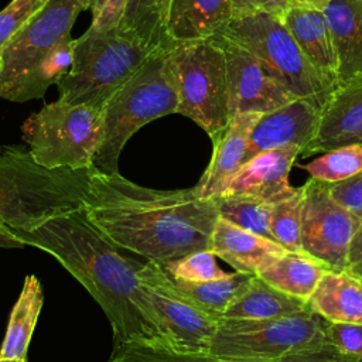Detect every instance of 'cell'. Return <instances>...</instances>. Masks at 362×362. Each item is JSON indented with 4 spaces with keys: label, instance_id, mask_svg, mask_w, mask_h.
I'll return each instance as SVG.
<instances>
[{
    "label": "cell",
    "instance_id": "obj_8",
    "mask_svg": "<svg viewBox=\"0 0 362 362\" xmlns=\"http://www.w3.org/2000/svg\"><path fill=\"white\" fill-rule=\"evenodd\" d=\"M21 134L47 168H92L103 141V109L57 100L27 117Z\"/></svg>",
    "mask_w": 362,
    "mask_h": 362
},
{
    "label": "cell",
    "instance_id": "obj_34",
    "mask_svg": "<svg viewBox=\"0 0 362 362\" xmlns=\"http://www.w3.org/2000/svg\"><path fill=\"white\" fill-rule=\"evenodd\" d=\"M222 362H359V359L345 355L329 342H325L272 359H222Z\"/></svg>",
    "mask_w": 362,
    "mask_h": 362
},
{
    "label": "cell",
    "instance_id": "obj_42",
    "mask_svg": "<svg viewBox=\"0 0 362 362\" xmlns=\"http://www.w3.org/2000/svg\"><path fill=\"white\" fill-rule=\"evenodd\" d=\"M352 143H358V144H361V146H362V133H361V134H359V136H358Z\"/></svg>",
    "mask_w": 362,
    "mask_h": 362
},
{
    "label": "cell",
    "instance_id": "obj_12",
    "mask_svg": "<svg viewBox=\"0 0 362 362\" xmlns=\"http://www.w3.org/2000/svg\"><path fill=\"white\" fill-rule=\"evenodd\" d=\"M303 187V250L324 262L332 272L348 270L352 239L362 221L328 191V182L310 178Z\"/></svg>",
    "mask_w": 362,
    "mask_h": 362
},
{
    "label": "cell",
    "instance_id": "obj_6",
    "mask_svg": "<svg viewBox=\"0 0 362 362\" xmlns=\"http://www.w3.org/2000/svg\"><path fill=\"white\" fill-rule=\"evenodd\" d=\"M178 93L170 55L156 52L103 106V141L93 168L119 173V157L127 140L154 119L177 113Z\"/></svg>",
    "mask_w": 362,
    "mask_h": 362
},
{
    "label": "cell",
    "instance_id": "obj_41",
    "mask_svg": "<svg viewBox=\"0 0 362 362\" xmlns=\"http://www.w3.org/2000/svg\"><path fill=\"white\" fill-rule=\"evenodd\" d=\"M294 1L304 3V4L313 6V7H318V8H324V7H325V4H328V3H329V0H294Z\"/></svg>",
    "mask_w": 362,
    "mask_h": 362
},
{
    "label": "cell",
    "instance_id": "obj_23",
    "mask_svg": "<svg viewBox=\"0 0 362 362\" xmlns=\"http://www.w3.org/2000/svg\"><path fill=\"white\" fill-rule=\"evenodd\" d=\"M329 270L331 269L324 262L304 250H287L256 276L284 294L307 303L320 280Z\"/></svg>",
    "mask_w": 362,
    "mask_h": 362
},
{
    "label": "cell",
    "instance_id": "obj_44",
    "mask_svg": "<svg viewBox=\"0 0 362 362\" xmlns=\"http://www.w3.org/2000/svg\"><path fill=\"white\" fill-rule=\"evenodd\" d=\"M359 362H362V359H359Z\"/></svg>",
    "mask_w": 362,
    "mask_h": 362
},
{
    "label": "cell",
    "instance_id": "obj_28",
    "mask_svg": "<svg viewBox=\"0 0 362 362\" xmlns=\"http://www.w3.org/2000/svg\"><path fill=\"white\" fill-rule=\"evenodd\" d=\"M212 201L221 218L239 228L272 239L269 221L273 204L243 195H218L212 198Z\"/></svg>",
    "mask_w": 362,
    "mask_h": 362
},
{
    "label": "cell",
    "instance_id": "obj_5",
    "mask_svg": "<svg viewBox=\"0 0 362 362\" xmlns=\"http://www.w3.org/2000/svg\"><path fill=\"white\" fill-rule=\"evenodd\" d=\"M154 54L117 27H89L72 42L71 68L57 83L58 100L103 109Z\"/></svg>",
    "mask_w": 362,
    "mask_h": 362
},
{
    "label": "cell",
    "instance_id": "obj_26",
    "mask_svg": "<svg viewBox=\"0 0 362 362\" xmlns=\"http://www.w3.org/2000/svg\"><path fill=\"white\" fill-rule=\"evenodd\" d=\"M173 0H127L123 16L116 25L140 40L154 52H167L174 44L168 33Z\"/></svg>",
    "mask_w": 362,
    "mask_h": 362
},
{
    "label": "cell",
    "instance_id": "obj_4",
    "mask_svg": "<svg viewBox=\"0 0 362 362\" xmlns=\"http://www.w3.org/2000/svg\"><path fill=\"white\" fill-rule=\"evenodd\" d=\"M92 168H47L28 148L0 147V222L14 232H30L81 209Z\"/></svg>",
    "mask_w": 362,
    "mask_h": 362
},
{
    "label": "cell",
    "instance_id": "obj_35",
    "mask_svg": "<svg viewBox=\"0 0 362 362\" xmlns=\"http://www.w3.org/2000/svg\"><path fill=\"white\" fill-rule=\"evenodd\" d=\"M327 341L342 354L362 359V324H327Z\"/></svg>",
    "mask_w": 362,
    "mask_h": 362
},
{
    "label": "cell",
    "instance_id": "obj_22",
    "mask_svg": "<svg viewBox=\"0 0 362 362\" xmlns=\"http://www.w3.org/2000/svg\"><path fill=\"white\" fill-rule=\"evenodd\" d=\"M233 17V0H173L168 33L173 44L206 40Z\"/></svg>",
    "mask_w": 362,
    "mask_h": 362
},
{
    "label": "cell",
    "instance_id": "obj_30",
    "mask_svg": "<svg viewBox=\"0 0 362 362\" xmlns=\"http://www.w3.org/2000/svg\"><path fill=\"white\" fill-rule=\"evenodd\" d=\"M303 168L310 174V178L324 182L344 181L362 170V146L358 143L344 144L314 158Z\"/></svg>",
    "mask_w": 362,
    "mask_h": 362
},
{
    "label": "cell",
    "instance_id": "obj_20",
    "mask_svg": "<svg viewBox=\"0 0 362 362\" xmlns=\"http://www.w3.org/2000/svg\"><path fill=\"white\" fill-rule=\"evenodd\" d=\"M338 61V85L362 72V0H329L322 8Z\"/></svg>",
    "mask_w": 362,
    "mask_h": 362
},
{
    "label": "cell",
    "instance_id": "obj_2",
    "mask_svg": "<svg viewBox=\"0 0 362 362\" xmlns=\"http://www.w3.org/2000/svg\"><path fill=\"white\" fill-rule=\"evenodd\" d=\"M14 233L24 246L38 247L55 257L88 290L110 322L115 346L132 341L170 346L141 286V264L123 256L89 222L82 208L55 216L30 232Z\"/></svg>",
    "mask_w": 362,
    "mask_h": 362
},
{
    "label": "cell",
    "instance_id": "obj_17",
    "mask_svg": "<svg viewBox=\"0 0 362 362\" xmlns=\"http://www.w3.org/2000/svg\"><path fill=\"white\" fill-rule=\"evenodd\" d=\"M362 133V72L337 86L321 110L318 133L303 157L352 143Z\"/></svg>",
    "mask_w": 362,
    "mask_h": 362
},
{
    "label": "cell",
    "instance_id": "obj_7",
    "mask_svg": "<svg viewBox=\"0 0 362 362\" xmlns=\"http://www.w3.org/2000/svg\"><path fill=\"white\" fill-rule=\"evenodd\" d=\"M214 37L250 52L291 95L321 109L338 86L304 57L291 34L273 14L233 16Z\"/></svg>",
    "mask_w": 362,
    "mask_h": 362
},
{
    "label": "cell",
    "instance_id": "obj_15",
    "mask_svg": "<svg viewBox=\"0 0 362 362\" xmlns=\"http://www.w3.org/2000/svg\"><path fill=\"white\" fill-rule=\"evenodd\" d=\"M301 154L298 146L263 151L240 165L221 195H243L267 204L291 197L297 188L288 181L290 170Z\"/></svg>",
    "mask_w": 362,
    "mask_h": 362
},
{
    "label": "cell",
    "instance_id": "obj_43",
    "mask_svg": "<svg viewBox=\"0 0 362 362\" xmlns=\"http://www.w3.org/2000/svg\"><path fill=\"white\" fill-rule=\"evenodd\" d=\"M0 362H24V361H18V359H0Z\"/></svg>",
    "mask_w": 362,
    "mask_h": 362
},
{
    "label": "cell",
    "instance_id": "obj_38",
    "mask_svg": "<svg viewBox=\"0 0 362 362\" xmlns=\"http://www.w3.org/2000/svg\"><path fill=\"white\" fill-rule=\"evenodd\" d=\"M294 0H233V16L269 13L279 17Z\"/></svg>",
    "mask_w": 362,
    "mask_h": 362
},
{
    "label": "cell",
    "instance_id": "obj_3",
    "mask_svg": "<svg viewBox=\"0 0 362 362\" xmlns=\"http://www.w3.org/2000/svg\"><path fill=\"white\" fill-rule=\"evenodd\" d=\"M83 10L81 0H48L13 35L0 54V98L41 99L72 62L71 30Z\"/></svg>",
    "mask_w": 362,
    "mask_h": 362
},
{
    "label": "cell",
    "instance_id": "obj_24",
    "mask_svg": "<svg viewBox=\"0 0 362 362\" xmlns=\"http://www.w3.org/2000/svg\"><path fill=\"white\" fill-rule=\"evenodd\" d=\"M307 308V303L284 294L255 274L232 300L221 318L269 320L293 315Z\"/></svg>",
    "mask_w": 362,
    "mask_h": 362
},
{
    "label": "cell",
    "instance_id": "obj_13",
    "mask_svg": "<svg viewBox=\"0 0 362 362\" xmlns=\"http://www.w3.org/2000/svg\"><path fill=\"white\" fill-rule=\"evenodd\" d=\"M216 38L226 57V88L230 117L243 112L267 113L297 99L250 52L242 47Z\"/></svg>",
    "mask_w": 362,
    "mask_h": 362
},
{
    "label": "cell",
    "instance_id": "obj_31",
    "mask_svg": "<svg viewBox=\"0 0 362 362\" xmlns=\"http://www.w3.org/2000/svg\"><path fill=\"white\" fill-rule=\"evenodd\" d=\"M107 362H222L211 352H184L163 344L132 341L115 348Z\"/></svg>",
    "mask_w": 362,
    "mask_h": 362
},
{
    "label": "cell",
    "instance_id": "obj_1",
    "mask_svg": "<svg viewBox=\"0 0 362 362\" xmlns=\"http://www.w3.org/2000/svg\"><path fill=\"white\" fill-rule=\"evenodd\" d=\"M82 209L117 247L161 266L209 249L219 218L215 202L198 197L194 188L154 189L95 168Z\"/></svg>",
    "mask_w": 362,
    "mask_h": 362
},
{
    "label": "cell",
    "instance_id": "obj_29",
    "mask_svg": "<svg viewBox=\"0 0 362 362\" xmlns=\"http://www.w3.org/2000/svg\"><path fill=\"white\" fill-rule=\"evenodd\" d=\"M304 191L303 187L272 206L269 230L270 238L288 252H301V221Z\"/></svg>",
    "mask_w": 362,
    "mask_h": 362
},
{
    "label": "cell",
    "instance_id": "obj_11",
    "mask_svg": "<svg viewBox=\"0 0 362 362\" xmlns=\"http://www.w3.org/2000/svg\"><path fill=\"white\" fill-rule=\"evenodd\" d=\"M171 348L184 352H209L219 318L185 296L164 267L148 260L139 270Z\"/></svg>",
    "mask_w": 362,
    "mask_h": 362
},
{
    "label": "cell",
    "instance_id": "obj_21",
    "mask_svg": "<svg viewBox=\"0 0 362 362\" xmlns=\"http://www.w3.org/2000/svg\"><path fill=\"white\" fill-rule=\"evenodd\" d=\"M307 305L328 322L362 324V279L348 270H329L320 280Z\"/></svg>",
    "mask_w": 362,
    "mask_h": 362
},
{
    "label": "cell",
    "instance_id": "obj_18",
    "mask_svg": "<svg viewBox=\"0 0 362 362\" xmlns=\"http://www.w3.org/2000/svg\"><path fill=\"white\" fill-rule=\"evenodd\" d=\"M279 20L291 34L304 57L338 85V61L332 35L322 8L293 1Z\"/></svg>",
    "mask_w": 362,
    "mask_h": 362
},
{
    "label": "cell",
    "instance_id": "obj_33",
    "mask_svg": "<svg viewBox=\"0 0 362 362\" xmlns=\"http://www.w3.org/2000/svg\"><path fill=\"white\" fill-rule=\"evenodd\" d=\"M48 0H11L0 11V54L18 28Z\"/></svg>",
    "mask_w": 362,
    "mask_h": 362
},
{
    "label": "cell",
    "instance_id": "obj_25",
    "mask_svg": "<svg viewBox=\"0 0 362 362\" xmlns=\"http://www.w3.org/2000/svg\"><path fill=\"white\" fill-rule=\"evenodd\" d=\"M42 301L44 296L40 280L34 274L27 276L8 317L0 359L27 361V349L42 308Z\"/></svg>",
    "mask_w": 362,
    "mask_h": 362
},
{
    "label": "cell",
    "instance_id": "obj_27",
    "mask_svg": "<svg viewBox=\"0 0 362 362\" xmlns=\"http://www.w3.org/2000/svg\"><path fill=\"white\" fill-rule=\"evenodd\" d=\"M255 274L233 272L228 277L209 281L174 280L175 286L192 301L221 318L232 300L245 288Z\"/></svg>",
    "mask_w": 362,
    "mask_h": 362
},
{
    "label": "cell",
    "instance_id": "obj_19",
    "mask_svg": "<svg viewBox=\"0 0 362 362\" xmlns=\"http://www.w3.org/2000/svg\"><path fill=\"white\" fill-rule=\"evenodd\" d=\"M209 249L235 272L250 274H257L287 252L274 240L239 228L221 216L212 230Z\"/></svg>",
    "mask_w": 362,
    "mask_h": 362
},
{
    "label": "cell",
    "instance_id": "obj_36",
    "mask_svg": "<svg viewBox=\"0 0 362 362\" xmlns=\"http://www.w3.org/2000/svg\"><path fill=\"white\" fill-rule=\"evenodd\" d=\"M83 10L92 13L93 28H112L116 27L123 16L127 0H81Z\"/></svg>",
    "mask_w": 362,
    "mask_h": 362
},
{
    "label": "cell",
    "instance_id": "obj_32",
    "mask_svg": "<svg viewBox=\"0 0 362 362\" xmlns=\"http://www.w3.org/2000/svg\"><path fill=\"white\" fill-rule=\"evenodd\" d=\"M163 267L174 280L184 281H209L223 279L230 274L218 266L216 255L211 249L191 252Z\"/></svg>",
    "mask_w": 362,
    "mask_h": 362
},
{
    "label": "cell",
    "instance_id": "obj_10",
    "mask_svg": "<svg viewBox=\"0 0 362 362\" xmlns=\"http://www.w3.org/2000/svg\"><path fill=\"white\" fill-rule=\"evenodd\" d=\"M322 317L305 311L269 320L219 318L209 352L221 359H272L327 341Z\"/></svg>",
    "mask_w": 362,
    "mask_h": 362
},
{
    "label": "cell",
    "instance_id": "obj_14",
    "mask_svg": "<svg viewBox=\"0 0 362 362\" xmlns=\"http://www.w3.org/2000/svg\"><path fill=\"white\" fill-rule=\"evenodd\" d=\"M321 110L305 99H294L263 113L250 134L243 163L263 151L286 146H298L303 156L318 133Z\"/></svg>",
    "mask_w": 362,
    "mask_h": 362
},
{
    "label": "cell",
    "instance_id": "obj_40",
    "mask_svg": "<svg viewBox=\"0 0 362 362\" xmlns=\"http://www.w3.org/2000/svg\"><path fill=\"white\" fill-rule=\"evenodd\" d=\"M23 242L17 238V235L6 225L0 222V247H21Z\"/></svg>",
    "mask_w": 362,
    "mask_h": 362
},
{
    "label": "cell",
    "instance_id": "obj_9",
    "mask_svg": "<svg viewBox=\"0 0 362 362\" xmlns=\"http://www.w3.org/2000/svg\"><path fill=\"white\" fill-rule=\"evenodd\" d=\"M168 55L178 93L177 113L195 122L215 140L230 120L223 47L211 37L177 42Z\"/></svg>",
    "mask_w": 362,
    "mask_h": 362
},
{
    "label": "cell",
    "instance_id": "obj_39",
    "mask_svg": "<svg viewBox=\"0 0 362 362\" xmlns=\"http://www.w3.org/2000/svg\"><path fill=\"white\" fill-rule=\"evenodd\" d=\"M348 272L362 279V221L349 247Z\"/></svg>",
    "mask_w": 362,
    "mask_h": 362
},
{
    "label": "cell",
    "instance_id": "obj_37",
    "mask_svg": "<svg viewBox=\"0 0 362 362\" xmlns=\"http://www.w3.org/2000/svg\"><path fill=\"white\" fill-rule=\"evenodd\" d=\"M328 191L338 204L362 218V170L344 181L328 182Z\"/></svg>",
    "mask_w": 362,
    "mask_h": 362
},
{
    "label": "cell",
    "instance_id": "obj_16",
    "mask_svg": "<svg viewBox=\"0 0 362 362\" xmlns=\"http://www.w3.org/2000/svg\"><path fill=\"white\" fill-rule=\"evenodd\" d=\"M262 115L259 112L233 115L225 130L212 140L211 161L197 185L192 187L198 197L212 199L225 191L230 178L243 164L250 134Z\"/></svg>",
    "mask_w": 362,
    "mask_h": 362
}]
</instances>
